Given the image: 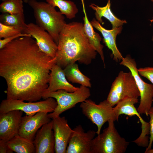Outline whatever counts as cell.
<instances>
[{
	"label": "cell",
	"mask_w": 153,
	"mask_h": 153,
	"mask_svg": "<svg viewBox=\"0 0 153 153\" xmlns=\"http://www.w3.org/2000/svg\"><path fill=\"white\" fill-rule=\"evenodd\" d=\"M33 38L20 37L0 49V75L7 84V99L35 102L48 87L56 59L41 51Z\"/></svg>",
	"instance_id": "cell-1"
},
{
	"label": "cell",
	"mask_w": 153,
	"mask_h": 153,
	"mask_svg": "<svg viewBox=\"0 0 153 153\" xmlns=\"http://www.w3.org/2000/svg\"><path fill=\"white\" fill-rule=\"evenodd\" d=\"M57 45L56 64L63 69L77 61L89 65L97 54L89 42L84 31V24L81 22L66 23L60 33Z\"/></svg>",
	"instance_id": "cell-2"
},
{
	"label": "cell",
	"mask_w": 153,
	"mask_h": 153,
	"mask_svg": "<svg viewBox=\"0 0 153 153\" xmlns=\"http://www.w3.org/2000/svg\"><path fill=\"white\" fill-rule=\"evenodd\" d=\"M27 3L33 10L36 24L46 31L57 44L60 33L66 24L63 14L47 2L28 0Z\"/></svg>",
	"instance_id": "cell-3"
},
{
	"label": "cell",
	"mask_w": 153,
	"mask_h": 153,
	"mask_svg": "<svg viewBox=\"0 0 153 153\" xmlns=\"http://www.w3.org/2000/svg\"><path fill=\"white\" fill-rule=\"evenodd\" d=\"M114 121L109 120L103 132L93 139L91 153H124L129 143L121 136L116 128Z\"/></svg>",
	"instance_id": "cell-4"
},
{
	"label": "cell",
	"mask_w": 153,
	"mask_h": 153,
	"mask_svg": "<svg viewBox=\"0 0 153 153\" xmlns=\"http://www.w3.org/2000/svg\"><path fill=\"white\" fill-rule=\"evenodd\" d=\"M90 95L88 87L81 85L77 90L72 92L63 90H60L55 92L46 90L43 94L42 98L44 100L52 97L57 101V105L54 111L48 113L50 118L52 119L75 107L78 103L84 101Z\"/></svg>",
	"instance_id": "cell-5"
},
{
	"label": "cell",
	"mask_w": 153,
	"mask_h": 153,
	"mask_svg": "<svg viewBox=\"0 0 153 153\" xmlns=\"http://www.w3.org/2000/svg\"><path fill=\"white\" fill-rule=\"evenodd\" d=\"M139 96V92L131 72L121 71L112 83L106 100L113 107L125 98Z\"/></svg>",
	"instance_id": "cell-6"
},
{
	"label": "cell",
	"mask_w": 153,
	"mask_h": 153,
	"mask_svg": "<svg viewBox=\"0 0 153 153\" xmlns=\"http://www.w3.org/2000/svg\"><path fill=\"white\" fill-rule=\"evenodd\" d=\"M120 63L128 68L135 79L140 94V103L137 109L139 114H144L148 116V112L152 107L153 102V85L145 82L139 73L134 59L129 55L123 58Z\"/></svg>",
	"instance_id": "cell-7"
},
{
	"label": "cell",
	"mask_w": 153,
	"mask_h": 153,
	"mask_svg": "<svg viewBox=\"0 0 153 153\" xmlns=\"http://www.w3.org/2000/svg\"><path fill=\"white\" fill-rule=\"evenodd\" d=\"M24 101L7 99L3 100L0 105V113L13 110H22L28 116H33L41 112L51 113L54 111L58 104L56 100L52 97L39 102Z\"/></svg>",
	"instance_id": "cell-8"
},
{
	"label": "cell",
	"mask_w": 153,
	"mask_h": 153,
	"mask_svg": "<svg viewBox=\"0 0 153 153\" xmlns=\"http://www.w3.org/2000/svg\"><path fill=\"white\" fill-rule=\"evenodd\" d=\"M80 107L83 114L97 127L96 133H100L103 124L109 120L115 121L113 107L107 100L97 104L90 99H87L81 103Z\"/></svg>",
	"instance_id": "cell-9"
},
{
	"label": "cell",
	"mask_w": 153,
	"mask_h": 153,
	"mask_svg": "<svg viewBox=\"0 0 153 153\" xmlns=\"http://www.w3.org/2000/svg\"><path fill=\"white\" fill-rule=\"evenodd\" d=\"M96 132L89 130L85 132L81 125L73 129L66 153H91L92 143Z\"/></svg>",
	"instance_id": "cell-10"
},
{
	"label": "cell",
	"mask_w": 153,
	"mask_h": 153,
	"mask_svg": "<svg viewBox=\"0 0 153 153\" xmlns=\"http://www.w3.org/2000/svg\"><path fill=\"white\" fill-rule=\"evenodd\" d=\"M26 33L30 34L35 39L41 51L52 58L55 57L58 45L46 31L36 24L30 23L27 24Z\"/></svg>",
	"instance_id": "cell-11"
},
{
	"label": "cell",
	"mask_w": 153,
	"mask_h": 153,
	"mask_svg": "<svg viewBox=\"0 0 153 153\" xmlns=\"http://www.w3.org/2000/svg\"><path fill=\"white\" fill-rule=\"evenodd\" d=\"M51 120L48 113L45 112H39L33 116L26 115L22 118L18 134L33 142L38 130Z\"/></svg>",
	"instance_id": "cell-12"
},
{
	"label": "cell",
	"mask_w": 153,
	"mask_h": 153,
	"mask_svg": "<svg viewBox=\"0 0 153 153\" xmlns=\"http://www.w3.org/2000/svg\"><path fill=\"white\" fill-rule=\"evenodd\" d=\"M23 112L13 110L0 113V139L8 142L18 135Z\"/></svg>",
	"instance_id": "cell-13"
},
{
	"label": "cell",
	"mask_w": 153,
	"mask_h": 153,
	"mask_svg": "<svg viewBox=\"0 0 153 153\" xmlns=\"http://www.w3.org/2000/svg\"><path fill=\"white\" fill-rule=\"evenodd\" d=\"M52 129L55 139L56 153H66L68 143L73 131L64 116H60L52 119Z\"/></svg>",
	"instance_id": "cell-14"
},
{
	"label": "cell",
	"mask_w": 153,
	"mask_h": 153,
	"mask_svg": "<svg viewBox=\"0 0 153 153\" xmlns=\"http://www.w3.org/2000/svg\"><path fill=\"white\" fill-rule=\"evenodd\" d=\"M52 125V120L43 125L37 132L33 141L35 153H54L55 152V139Z\"/></svg>",
	"instance_id": "cell-15"
},
{
	"label": "cell",
	"mask_w": 153,
	"mask_h": 153,
	"mask_svg": "<svg viewBox=\"0 0 153 153\" xmlns=\"http://www.w3.org/2000/svg\"><path fill=\"white\" fill-rule=\"evenodd\" d=\"M90 23L102 34L105 45L112 52L114 60L116 62L122 60L124 58L117 47L116 40L117 35L122 31V26L111 30H107L103 27L95 18L93 19Z\"/></svg>",
	"instance_id": "cell-16"
},
{
	"label": "cell",
	"mask_w": 153,
	"mask_h": 153,
	"mask_svg": "<svg viewBox=\"0 0 153 153\" xmlns=\"http://www.w3.org/2000/svg\"><path fill=\"white\" fill-rule=\"evenodd\" d=\"M78 88L69 83L63 69L56 64L53 66L50 71L48 86L46 90L55 92L63 90L72 92L77 90Z\"/></svg>",
	"instance_id": "cell-17"
},
{
	"label": "cell",
	"mask_w": 153,
	"mask_h": 153,
	"mask_svg": "<svg viewBox=\"0 0 153 153\" xmlns=\"http://www.w3.org/2000/svg\"><path fill=\"white\" fill-rule=\"evenodd\" d=\"M138 102V98L126 97L119 101L113 108L115 121H118L120 115L125 114L129 116H136L141 124V128H146L149 126V122L144 121L135 107Z\"/></svg>",
	"instance_id": "cell-18"
},
{
	"label": "cell",
	"mask_w": 153,
	"mask_h": 153,
	"mask_svg": "<svg viewBox=\"0 0 153 153\" xmlns=\"http://www.w3.org/2000/svg\"><path fill=\"white\" fill-rule=\"evenodd\" d=\"M82 7L84 16V29L88 40L95 51L99 54L104 65V56L103 50V46L101 43V38L99 33L94 30L93 26L88 20L85 6L84 0H80Z\"/></svg>",
	"instance_id": "cell-19"
},
{
	"label": "cell",
	"mask_w": 153,
	"mask_h": 153,
	"mask_svg": "<svg viewBox=\"0 0 153 153\" xmlns=\"http://www.w3.org/2000/svg\"><path fill=\"white\" fill-rule=\"evenodd\" d=\"M110 0H108L106 5L103 7H100L93 3L89 5L90 7L95 11L96 19L100 23H103L102 19L103 17L110 22L112 25V29L118 27L126 23V21L121 20L114 15L110 9Z\"/></svg>",
	"instance_id": "cell-20"
},
{
	"label": "cell",
	"mask_w": 153,
	"mask_h": 153,
	"mask_svg": "<svg viewBox=\"0 0 153 153\" xmlns=\"http://www.w3.org/2000/svg\"><path fill=\"white\" fill-rule=\"evenodd\" d=\"M63 69L66 77L69 81L91 87L90 79L81 72L78 65L76 63L68 65Z\"/></svg>",
	"instance_id": "cell-21"
},
{
	"label": "cell",
	"mask_w": 153,
	"mask_h": 153,
	"mask_svg": "<svg viewBox=\"0 0 153 153\" xmlns=\"http://www.w3.org/2000/svg\"><path fill=\"white\" fill-rule=\"evenodd\" d=\"M9 148L17 153H35L33 142L17 135L7 142Z\"/></svg>",
	"instance_id": "cell-22"
},
{
	"label": "cell",
	"mask_w": 153,
	"mask_h": 153,
	"mask_svg": "<svg viewBox=\"0 0 153 153\" xmlns=\"http://www.w3.org/2000/svg\"><path fill=\"white\" fill-rule=\"evenodd\" d=\"M25 19L24 13L17 14L2 13L0 15V22L13 27L24 33H26L27 27Z\"/></svg>",
	"instance_id": "cell-23"
},
{
	"label": "cell",
	"mask_w": 153,
	"mask_h": 153,
	"mask_svg": "<svg viewBox=\"0 0 153 153\" xmlns=\"http://www.w3.org/2000/svg\"><path fill=\"white\" fill-rule=\"evenodd\" d=\"M47 3L55 7H58L60 12L65 15L67 18L72 19L75 18L78 12V8L75 3L70 0H45Z\"/></svg>",
	"instance_id": "cell-24"
},
{
	"label": "cell",
	"mask_w": 153,
	"mask_h": 153,
	"mask_svg": "<svg viewBox=\"0 0 153 153\" xmlns=\"http://www.w3.org/2000/svg\"><path fill=\"white\" fill-rule=\"evenodd\" d=\"M22 0H7L0 5V11L2 13L17 14L24 13Z\"/></svg>",
	"instance_id": "cell-25"
},
{
	"label": "cell",
	"mask_w": 153,
	"mask_h": 153,
	"mask_svg": "<svg viewBox=\"0 0 153 153\" xmlns=\"http://www.w3.org/2000/svg\"><path fill=\"white\" fill-rule=\"evenodd\" d=\"M22 33L14 27L0 22V39L12 36Z\"/></svg>",
	"instance_id": "cell-26"
},
{
	"label": "cell",
	"mask_w": 153,
	"mask_h": 153,
	"mask_svg": "<svg viewBox=\"0 0 153 153\" xmlns=\"http://www.w3.org/2000/svg\"><path fill=\"white\" fill-rule=\"evenodd\" d=\"M138 71L140 75L146 78L153 85V67H141Z\"/></svg>",
	"instance_id": "cell-27"
},
{
	"label": "cell",
	"mask_w": 153,
	"mask_h": 153,
	"mask_svg": "<svg viewBox=\"0 0 153 153\" xmlns=\"http://www.w3.org/2000/svg\"><path fill=\"white\" fill-rule=\"evenodd\" d=\"M148 115L150 116V119L149 122L150 125V134L149 142L148 146L144 152L151 148L153 142V107H152L148 112Z\"/></svg>",
	"instance_id": "cell-28"
},
{
	"label": "cell",
	"mask_w": 153,
	"mask_h": 153,
	"mask_svg": "<svg viewBox=\"0 0 153 153\" xmlns=\"http://www.w3.org/2000/svg\"><path fill=\"white\" fill-rule=\"evenodd\" d=\"M26 36H31L29 34L21 33L14 36L3 38V39H0V49L14 39L20 37Z\"/></svg>",
	"instance_id": "cell-29"
},
{
	"label": "cell",
	"mask_w": 153,
	"mask_h": 153,
	"mask_svg": "<svg viewBox=\"0 0 153 153\" xmlns=\"http://www.w3.org/2000/svg\"><path fill=\"white\" fill-rule=\"evenodd\" d=\"M7 142L2 140H0V153H12L13 151L8 146Z\"/></svg>",
	"instance_id": "cell-30"
},
{
	"label": "cell",
	"mask_w": 153,
	"mask_h": 153,
	"mask_svg": "<svg viewBox=\"0 0 153 153\" xmlns=\"http://www.w3.org/2000/svg\"><path fill=\"white\" fill-rule=\"evenodd\" d=\"M144 153H153V148L152 149L151 148V149L148 150V151H146Z\"/></svg>",
	"instance_id": "cell-31"
},
{
	"label": "cell",
	"mask_w": 153,
	"mask_h": 153,
	"mask_svg": "<svg viewBox=\"0 0 153 153\" xmlns=\"http://www.w3.org/2000/svg\"><path fill=\"white\" fill-rule=\"evenodd\" d=\"M22 1L25 3H27L28 0H22Z\"/></svg>",
	"instance_id": "cell-32"
},
{
	"label": "cell",
	"mask_w": 153,
	"mask_h": 153,
	"mask_svg": "<svg viewBox=\"0 0 153 153\" xmlns=\"http://www.w3.org/2000/svg\"><path fill=\"white\" fill-rule=\"evenodd\" d=\"M1 1H6V0H0Z\"/></svg>",
	"instance_id": "cell-33"
},
{
	"label": "cell",
	"mask_w": 153,
	"mask_h": 153,
	"mask_svg": "<svg viewBox=\"0 0 153 153\" xmlns=\"http://www.w3.org/2000/svg\"><path fill=\"white\" fill-rule=\"evenodd\" d=\"M152 40L153 41V37H152Z\"/></svg>",
	"instance_id": "cell-34"
},
{
	"label": "cell",
	"mask_w": 153,
	"mask_h": 153,
	"mask_svg": "<svg viewBox=\"0 0 153 153\" xmlns=\"http://www.w3.org/2000/svg\"><path fill=\"white\" fill-rule=\"evenodd\" d=\"M151 1L153 2V0H151Z\"/></svg>",
	"instance_id": "cell-35"
}]
</instances>
